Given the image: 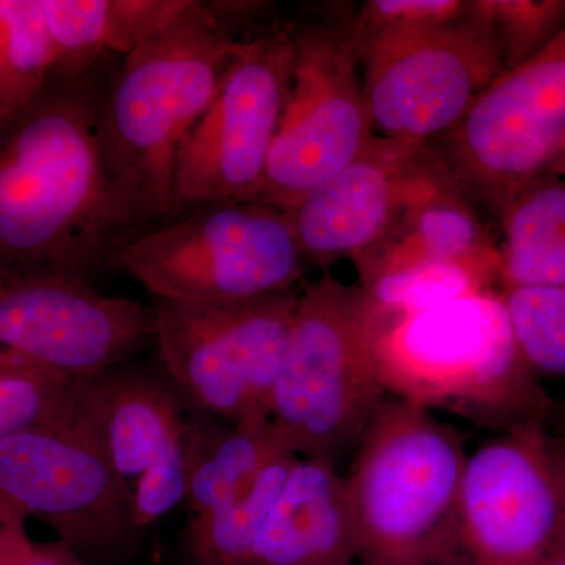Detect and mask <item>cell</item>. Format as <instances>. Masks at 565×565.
<instances>
[{
    "instance_id": "obj_1",
    "label": "cell",
    "mask_w": 565,
    "mask_h": 565,
    "mask_svg": "<svg viewBox=\"0 0 565 565\" xmlns=\"http://www.w3.org/2000/svg\"><path fill=\"white\" fill-rule=\"evenodd\" d=\"M104 90L54 76L0 120V274L90 280L122 243L104 172Z\"/></svg>"
},
{
    "instance_id": "obj_2",
    "label": "cell",
    "mask_w": 565,
    "mask_h": 565,
    "mask_svg": "<svg viewBox=\"0 0 565 565\" xmlns=\"http://www.w3.org/2000/svg\"><path fill=\"white\" fill-rule=\"evenodd\" d=\"M239 43L206 2L193 0L169 29L125 55L99 121L122 241L172 221L178 154L221 90Z\"/></svg>"
},
{
    "instance_id": "obj_3",
    "label": "cell",
    "mask_w": 565,
    "mask_h": 565,
    "mask_svg": "<svg viewBox=\"0 0 565 565\" xmlns=\"http://www.w3.org/2000/svg\"><path fill=\"white\" fill-rule=\"evenodd\" d=\"M374 360L388 396L497 434L545 424L552 405L523 359L501 289L416 313L375 311Z\"/></svg>"
},
{
    "instance_id": "obj_4",
    "label": "cell",
    "mask_w": 565,
    "mask_h": 565,
    "mask_svg": "<svg viewBox=\"0 0 565 565\" xmlns=\"http://www.w3.org/2000/svg\"><path fill=\"white\" fill-rule=\"evenodd\" d=\"M344 475L363 565H456L467 449L455 427L386 396Z\"/></svg>"
},
{
    "instance_id": "obj_5",
    "label": "cell",
    "mask_w": 565,
    "mask_h": 565,
    "mask_svg": "<svg viewBox=\"0 0 565 565\" xmlns=\"http://www.w3.org/2000/svg\"><path fill=\"white\" fill-rule=\"evenodd\" d=\"M375 311L360 285L326 275L305 286L270 394L269 418L299 457L334 462L384 403L374 360Z\"/></svg>"
},
{
    "instance_id": "obj_6",
    "label": "cell",
    "mask_w": 565,
    "mask_h": 565,
    "mask_svg": "<svg viewBox=\"0 0 565 565\" xmlns=\"http://www.w3.org/2000/svg\"><path fill=\"white\" fill-rule=\"evenodd\" d=\"M305 262L288 211L226 200L122 241L110 267L156 300L226 303L294 291Z\"/></svg>"
},
{
    "instance_id": "obj_7",
    "label": "cell",
    "mask_w": 565,
    "mask_h": 565,
    "mask_svg": "<svg viewBox=\"0 0 565 565\" xmlns=\"http://www.w3.org/2000/svg\"><path fill=\"white\" fill-rule=\"evenodd\" d=\"M429 147L465 196L498 218L527 185L556 174L565 156V29L501 74L455 131Z\"/></svg>"
},
{
    "instance_id": "obj_8",
    "label": "cell",
    "mask_w": 565,
    "mask_h": 565,
    "mask_svg": "<svg viewBox=\"0 0 565 565\" xmlns=\"http://www.w3.org/2000/svg\"><path fill=\"white\" fill-rule=\"evenodd\" d=\"M353 43L373 136L411 147H429L455 131L504 73L473 2L451 24L392 29Z\"/></svg>"
},
{
    "instance_id": "obj_9",
    "label": "cell",
    "mask_w": 565,
    "mask_h": 565,
    "mask_svg": "<svg viewBox=\"0 0 565 565\" xmlns=\"http://www.w3.org/2000/svg\"><path fill=\"white\" fill-rule=\"evenodd\" d=\"M294 63L258 202L291 211L373 141L352 24H292Z\"/></svg>"
},
{
    "instance_id": "obj_10",
    "label": "cell",
    "mask_w": 565,
    "mask_h": 565,
    "mask_svg": "<svg viewBox=\"0 0 565 565\" xmlns=\"http://www.w3.org/2000/svg\"><path fill=\"white\" fill-rule=\"evenodd\" d=\"M0 497L76 552H111L136 533L131 492L85 414L79 382L57 415L0 441Z\"/></svg>"
},
{
    "instance_id": "obj_11",
    "label": "cell",
    "mask_w": 565,
    "mask_h": 565,
    "mask_svg": "<svg viewBox=\"0 0 565 565\" xmlns=\"http://www.w3.org/2000/svg\"><path fill=\"white\" fill-rule=\"evenodd\" d=\"M292 63V24L275 22L241 41L221 90L178 154L173 218L207 203L258 202Z\"/></svg>"
},
{
    "instance_id": "obj_12",
    "label": "cell",
    "mask_w": 565,
    "mask_h": 565,
    "mask_svg": "<svg viewBox=\"0 0 565 565\" xmlns=\"http://www.w3.org/2000/svg\"><path fill=\"white\" fill-rule=\"evenodd\" d=\"M299 296L243 302L156 300L154 341L167 373L203 411L237 422L269 415Z\"/></svg>"
},
{
    "instance_id": "obj_13",
    "label": "cell",
    "mask_w": 565,
    "mask_h": 565,
    "mask_svg": "<svg viewBox=\"0 0 565 565\" xmlns=\"http://www.w3.org/2000/svg\"><path fill=\"white\" fill-rule=\"evenodd\" d=\"M154 340V308L76 275L0 274V373L88 382Z\"/></svg>"
},
{
    "instance_id": "obj_14",
    "label": "cell",
    "mask_w": 565,
    "mask_h": 565,
    "mask_svg": "<svg viewBox=\"0 0 565 565\" xmlns=\"http://www.w3.org/2000/svg\"><path fill=\"white\" fill-rule=\"evenodd\" d=\"M565 544V456L545 424L468 452L456 565H537Z\"/></svg>"
},
{
    "instance_id": "obj_15",
    "label": "cell",
    "mask_w": 565,
    "mask_h": 565,
    "mask_svg": "<svg viewBox=\"0 0 565 565\" xmlns=\"http://www.w3.org/2000/svg\"><path fill=\"white\" fill-rule=\"evenodd\" d=\"M440 169L430 147L374 137L351 166L288 211L305 259L326 266L364 258L392 236Z\"/></svg>"
},
{
    "instance_id": "obj_16",
    "label": "cell",
    "mask_w": 565,
    "mask_h": 565,
    "mask_svg": "<svg viewBox=\"0 0 565 565\" xmlns=\"http://www.w3.org/2000/svg\"><path fill=\"white\" fill-rule=\"evenodd\" d=\"M359 537L344 475L299 457L253 542L248 565H352Z\"/></svg>"
},
{
    "instance_id": "obj_17",
    "label": "cell",
    "mask_w": 565,
    "mask_h": 565,
    "mask_svg": "<svg viewBox=\"0 0 565 565\" xmlns=\"http://www.w3.org/2000/svg\"><path fill=\"white\" fill-rule=\"evenodd\" d=\"M459 264L500 285L503 259L470 200L444 163L405 211L392 236L356 262L360 281L408 264Z\"/></svg>"
},
{
    "instance_id": "obj_18",
    "label": "cell",
    "mask_w": 565,
    "mask_h": 565,
    "mask_svg": "<svg viewBox=\"0 0 565 565\" xmlns=\"http://www.w3.org/2000/svg\"><path fill=\"white\" fill-rule=\"evenodd\" d=\"M79 396L129 492L148 465L188 429L173 394L143 375L104 374L79 382Z\"/></svg>"
},
{
    "instance_id": "obj_19",
    "label": "cell",
    "mask_w": 565,
    "mask_h": 565,
    "mask_svg": "<svg viewBox=\"0 0 565 565\" xmlns=\"http://www.w3.org/2000/svg\"><path fill=\"white\" fill-rule=\"evenodd\" d=\"M193 0H41L58 55L55 76L90 73L103 52L129 54L169 29Z\"/></svg>"
},
{
    "instance_id": "obj_20",
    "label": "cell",
    "mask_w": 565,
    "mask_h": 565,
    "mask_svg": "<svg viewBox=\"0 0 565 565\" xmlns=\"http://www.w3.org/2000/svg\"><path fill=\"white\" fill-rule=\"evenodd\" d=\"M188 498L195 519L245 492L275 456L289 449L267 414L230 426L189 427Z\"/></svg>"
},
{
    "instance_id": "obj_21",
    "label": "cell",
    "mask_w": 565,
    "mask_h": 565,
    "mask_svg": "<svg viewBox=\"0 0 565 565\" xmlns=\"http://www.w3.org/2000/svg\"><path fill=\"white\" fill-rule=\"evenodd\" d=\"M299 456L285 449L230 503L193 520V553L200 565H248L253 542L274 508Z\"/></svg>"
},
{
    "instance_id": "obj_22",
    "label": "cell",
    "mask_w": 565,
    "mask_h": 565,
    "mask_svg": "<svg viewBox=\"0 0 565 565\" xmlns=\"http://www.w3.org/2000/svg\"><path fill=\"white\" fill-rule=\"evenodd\" d=\"M57 70L41 0H0V98L7 109L31 103Z\"/></svg>"
},
{
    "instance_id": "obj_23",
    "label": "cell",
    "mask_w": 565,
    "mask_h": 565,
    "mask_svg": "<svg viewBox=\"0 0 565 565\" xmlns=\"http://www.w3.org/2000/svg\"><path fill=\"white\" fill-rule=\"evenodd\" d=\"M375 311L385 316L416 313L497 289L486 275L459 264L424 262L375 274L360 281Z\"/></svg>"
},
{
    "instance_id": "obj_24",
    "label": "cell",
    "mask_w": 565,
    "mask_h": 565,
    "mask_svg": "<svg viewBox=\"0 0 565 565\" xmlns=\"http://www.w3.org/2000/svg\"><path fill=\"white\" fill-rule=\"evenodd\" d=\"M523 359L539 379L565 377V286L501 289Z\"/></svg>"
},
{
    "instance_id": "obj_25",
    "label": "cell",
    "mask_w": 565,
    "mask_h": 565,
    "mask_svg": "<svg viewBox=\"0 0 565 565\" xmlns=\"http://www.w3.org/2000/svg\"><path fill=\"white\" fill-rule=\"evenodd\" d=\"M473 10L504 73L531 61L565 29V0H478Z\"/></svg>"
},
{
    "instance_id": "obj_26",
    "label": "cell",
    "mask_w": 565,
    "mask_h": 565,
    "mask_svg": "<svg viewBox=\"0 0 565 565\" xmlns=\"http://www.w3.org/2000/svg\"><path fill=\"white\" fill-rule=\"evenodd\" d=\"M74 384L39 374L0 373V441L57 415L70 403Z\"/></svg>"
},
{
    "instance_id": "obj_27",
    "label": "cell",
    "mask_w": 565,
    "mask_h": 565,
    "mask_svg": "<svg viewBox=\"0 0 565 565\" xmlns=\"http://www.w3.org/2000/svg\"><path fill=\"white\" fill-rule=\"evenodd\" d=\"M188 434V429H185ZM173 441L140 475L131 490L132 526L152 525L188 498V444Z\"/></svg>"
},
{
    "instance_id": "obj_28",
    "label": "cell",
    "mask_w": 565,
    "mask_h": 565,
    "mask_svg": "<svg viewBox=\"0 0 565 565\" xmlns=\"http://www.w3.org/2000/svg\"><path fill=\"white\" fill-rule=\"evenodd\" d=\"M471 10L463 0H370L352 22L353 41L392 29L437 28L462 20Z\"/></svg>"
},
{
    "instance_id": "obj_29",
    "label": "cell",
    "mask_w": 565,
    "mask_h": 565,
    "mask_svg": "<svg viewBox=\"0 0 565 565\" xmlns=\"http://www.w3.org/2000/svg\"><path fill=\"white\" fill-rule=\"evenodd\" d=\"M501 289L565 286V234L531 250L501 256Z\"/></svg>"
},
{
    "instance_id": "obj_30",
    "label": "cell",
    "mask_w": 565,
    "mask_h": 565,
    "mask_svg": "<svg viewBox=\"0 0 565 565\" xmlns=\"http://www.w3.org/2000/svg\"><path fill=\"white\" fill-rule=\"evenodd\" d=\"M24 520L21 512L0 497V565L11 563L31 545Z\"/></svg>"
},
{
    "instance_id": "obj_31",
    "label": "cell",
    "mask_w": 565,
    "mask_h": 565,
    "mask_svg": "<svg viewBox=\"0 0 565 565\" xmlns=\"http://www.w3.org/2000/svg\"><path fill=\"white\" fill-rule=\"evenodd\" d=\"M6 565H87L77 555L76 550L63 542L54 544H35L31 542L28 548Z\"/></svg>"
},
{
    "instance_id": "obj_32",
    "label": "cell",
    "mask_w": 565,
    "mask_h": 565,
    "mask_svg": "<svg viewBox=\"0 0 565 565\" xmlns=\"http://www.w3.org/2000/svg\"><path fill=\"white\" fill-rule=\"evenodd\" d=\"M545 426L548 433L555 437L565 456V397L563 399H552Z\"/></svg>"
},
{
    "instance_id": "obj_33",
    "label": "cell",
    "mask_w": 565,
    "mask_h": 565,
    "mask_svg": "<svg viewBox=\"0 0 565 565\" xmlns=\"http://www.w3.org/2000/svg\"><path fill=\"white\" fill-rule=\"evenodd\" d=\"M537 565H565V544L561 545L553 555H550Z\"/></svg>"
},
{
    "instance_id": "obj_34",
    "label": "cell",
    "mask_w": 565,
    "mask_h": 565,
    "mask_svg": "<svg viewBox=\"0 0 565 565\" xmlns=\"http://www.w3.org/2000/svg\"><path fill=\"white\" fill-rule=\"evenodd\" d=\"M9 109H7L6 104H3L2 98H0V120L9 114Z\"/></svg>"
},
{
    "instance_id": "obj_35",
    "label": "cell",
    "mask_w": 565,
    "mask_h": 565,
    "mask_svg": "<svg viewBox=\"0 0 565 565\" xmlns=\"http://www.w3.org/2000/svg\"><path fill=\"white\" fill-rule=\"evenodd\" d=\"M556 174H557V177L564 178V180H565V156H564L563 162H561L559 169H557Z\"/></svg>"
}]
</instances>
